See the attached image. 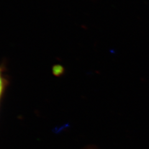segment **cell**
Masks as SVG:
<instances>
[{
	"instance_id": "6da1fadb",
	"label": "cell",
	"mask_w": 149,
	"mask_h": 149,
	"mask_svg": "<svg viewBox=\"0 0 149 149\" xmlns=\"http://www.w3.org/2000/svg\"><path fill=\"white\" fill-rule=\"evenodd\" d=\"M4 89V81H3V79L1 77V73H0V96H1L2 92Z\"/></svg>"
}]
</instances>
